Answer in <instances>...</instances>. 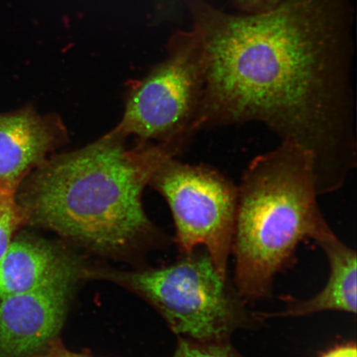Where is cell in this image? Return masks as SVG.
I'll return each mask as SVG.
<instances>
[{
    "label": "cell",
    "instance_id": "obj_5",
    "mask_svg": "<svg viewBox=\"0 0 357 357\" xmlns=\"http://www.w3.org/2000/svg\"><path fill=\"white\" fill-rule=\"evenodd\" d=\"M162 269L111 274L144 294L162 312L174 332L196 341L230 340L236 330L260 321L223 278L206 251Z\"/></svg>",
    "mask_w": 357,
    "mask_h": 357
},
{
    "label": "cell",
    "instance_id": "obj_11",
    "mask_svg": "<svg viewBox=\"0 0 357 357\" xmlns=\"http://www.w3.org/2000/svg\"><path fill=\"white\" fill-rule=\"evenodd\" d=\"M17 192L0 189V258L10 245L13 235L29 218L17 199Z\"/></svg>",
    "mask_w": 357,
    "mask_h": 357
},
{
    "label": "cell",
    "instance_id": "obj_8",
    "mask_svg": "<svg viewBox=\"0 0 357 357\" xmlns=\"http://www.w3.org/2000/svg\"><path fill=\"white\" fill-rule=\"evenodd\" d=\"M68 140L54 114L33 107L0 114V189L17 192L22 182Z\"/></svg>",
    "mask_w": 357,
    "mask_h": 357
},
{
    "label": "cell",
    "instance_id": "obj_9",
    "mask_svg": "<svg viewBox=\"0 0 357 357\" xmlns=\"http://www.w3.org/2000/svg\"><path fill=\"white\" fill-rule=\"evenodd\" d=\"M327 255L329 276L325 287L306 301H290L278 314L259 312L261 319L271 317H301L325 311L356 312L357 257L354 250L343 243L329 227L317 238Z\"/></svg>",
    "mask_w": 357,
    "mask_h": 357
},
{
    "label": "cell",
    "instance_id": "obj_3",
    "mask_svg": "<svg viewBox=\"0 0 357 357\" xmlns=\"http://www.w3.org/2000/svg\"><path fill=\"white\" fill-rule=\"evenodd\" d=\"M238 190L234 287L251 303L270 296L275 276L291 262L298 244L330 227L318 204L314 158L292 142L253 158Z\"/></svg>",
    "mask_w": 357,
    "mask_h": 357
},
{
    "label": "cell",
    "instance_id": "obj_15",
    "mask_svg": "<svg viewBox=\"0 0 357 357\" xmlns=\"http://www.w3.org/2000/svg\"><path fill=\"white\" fill-rule=\"evenodd\" d=\"M320 357H357L356 343L350 342L335 347Z\"/></svg>",
    "mask_w": 357,
    "mask_h": 357
},
{
    "label": "cell",
    "instance_id": "obj_2",
    "mask_svg": "<svg viewBox=\"0 0 357 357\" xmlns=\"http://www.w3.org/2000/svg\"><path fill=\"white\" fill-rule=\"evenodd\" d=\"M105 134L71 153L51 155L17 190L29 223L101 251L126 248L150 229L142 195L169 156L167 146L133 149Z\"/></svg>",
    "mask_w": 357,
    "mask_h": 357
},
{
    "label": "cell",
    "instance_id": "obj_4",
    "mask_svg": "<svg viewBox=\"0 0 357 357\" xmlns=\"http://www.w3.org/2000/svg\"><path fill=\"white\" fill-rule=\"evenodd\" d=\"M205 83L204 40L193 25L174 36L166 59L132 88L121 121L109 133L158 141L177 155L199 132Z\"/></svg>",
    "mask_w": 357,
    "mask_h": 357
},
{
    "label": "cell",
    "instance_id": "obj_13",
    "mask_svg": "<svg viewBox=\"0 0 357 357\" xmlns=\"http://www.w3.org/2000/svg\"><path fill=\"white\" fill-rule=\"evenodd\" d=\"M284 0H231L233 6L239 13L257 15L272 10Z\"/></svg>",
    "mask_w": 357,
    "mask_h": 357
},
{
    "label": "cell",
    "instance_id": "obj_7",
    "mask_svg": "<svg viewBox=\"0 0 357 357\" xmlns=\"http://www.w3.org/2000/svg\"><path fill=\"white\" fill-rule=\"evenodd\" d=\"M77 273L69 259L39 287L0 301V357H34L56 337Z\"/></svg>",
    "mask_w": 357,
    "mask_h": 357
},
{
    "label": "cell",
    "instance_id": "obj_10",
    "mask_svg": "<svg viewBox=\"0 0 357 357\" xmlns=\"http://www.w3.org/2000/svg\"><path fill=\"white\" fill-rule=\"evenodd\" d=\"M69 260L53 245L22 236L0 258V301L39 287Z\"/></svg>",
    "mask_w": 357,
    "mask_h": 357
},
{
    "label": "cell",
    "instance_id": "obj_14",
    "mask_svg": "<svg viewBox=\"0 0 357 357\" xmlns=\"http://www.w3.org/2000/svg\"><path fill=\"white\" fill-rule=\"evenodd\" d=\"M34 357H89L70 351L62 344L60 340L55 338L48 343L46 347Z\"/></svg>",
    "mask_w": 357,
    "mask_h": 357
},
{
    "label": "cell",
    "instance_id": "obj_6",
    "mask_svg": "<svg viewBox=\"0 0 357 357\" xmlns=\"http://www.w3.org/2000/svg\"><path fill=\"white\" fill-rule=\"evenodd\" d=\"M149 185L171 208L181 251L190 254L203 247L218 273L227 278L238 185L211 166L183 163L175 156L160 164Z\"/></svg>",
    "mask_w": 357,
    "mask_h": 357
},
{
    "label": "cell",
    "instance_id": "obj_12",
    "mask_svg": "<svg viewBox=\"0 0 357 357\" xmlns=\"http://www.w3.org/2000/svg\"><path fill=\"white\" fill-rule=\"evenodd\" d=\"M173 357H245L231 344L230 340L196 341L178 339Z\"/></svg>",
    "mask_w": 357,
    "mask_h": 357
},
{
    "label": "cell",
    "instance_id": "obj_1",
    "mask_svg": "<svg viewBox=\"0 0 357 357\" xmlns=\"http://www.w3.org/2000/svg\"><path fill=\"white\" fill-rule=\"evenodd\" d=\"M187 3L206 60L199 131L264 125L312 155L320 195L342 189L357 164L351 0H284L257 15Z\"/></svg>",
    "mask_w": 357,
    "mask_h": 357
}]
</instances>
